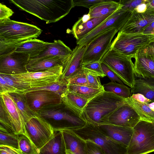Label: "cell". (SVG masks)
I'll return each mask as SVG.
<instances>
[{
  "label": "cell",
  "mask_w": 154,
  "mask_h": 154,
  "mask_svg": "<svg viewBox=\"0 0 154 154\" xmlns=\"http://www.w3.org/2000/svg\"><path fill=\"white\" fill-rule=\"evenodd\" d=\"M24 94L30 108L36 113L45 106L62 102V98L60 95L49 91L37 90Z\"/></svg>",
  "instance_id": "2e32d148"
},
{
  "label": "cell",
  "mask_w": 154,
  "mask_h": 154,
  "mask_svg": "<svg viewBox=\"0 0 154 154\" xmlns=\"http://www.w3.org/2000/svg\"><path fill=\"white\" fill-rule=\"evenodd\" d=\"M112 14L100 17L93 18H90L88 14H85L74 25L71 31L76 41L79 40L95 29Z\"/></svg>",
  "instance_id": "ac0fdd59"
},
{
  "label": "cell",
  "mask_w": 154,
  "mask_h": 154,
  "mask_svg": "<svg viewBox=\"0 0 154 154\" xmlns=\"http://www.w3.org/2000/svg\"><path fill=\"white\" fill-rule=\"evenodd\" d=\"M145 1L146 0H120L119 2L122 6V9L132 12L138 6Z\"/></svg>",
  "instance_id": "60d3db41"
},
{
  "label": "cell",
  "mask_w": 154,
  "mask_h": 154,
  "mask_svg": "<svg viewBox=\"0 0 154 154\" xmlns=\"http://www.w3.org/2000/svg\"><path fill=\"white\" fill-rule=\"evenodd\" d=\"M87 44L77 45L73 50L69 57L63 66V74L60 79H67L81 68L83 57Z\"/></svg>",
  "instance_id": "44dd1931"
},
{
  "label": "cell",
  "mask_w": 154,
  "mask_h": 154,
  "mask_svg": "<svg viewBox=\"0 0 154 154\" xmlns=\"http://www.w3.org/2000/svg\"><path fill=\"white\" fill-rule=\"evenodd\" d=\"M152 123H153V124L154 125V122H152Z\"/></svg>",
  "instance_id": "6f0895ef"
},
{
  "label": "cell",
  "mask_w": 154,
  "mask_h": 154,
  "mask_svg": "<svg viewBox=\"0 0 154 154\" xmlns=\"http://www.w3.org/2000/svg\"><path fill=\"white\" fill-rule=\"evenodd\" d=\"M128 154H147L154 152V125L140 120L133 128L127 147Z\"/></svg>",
  "instance_id": "5b68a950"
},
{
  "label": "cell",
  "mask_w": 154,
  "mask_h": 154,
  "mask_svg": "<svg viewBox=\"0 0 154 154\" xmlns=\"http://www.w3.org/2000/svg\"><path fill=\"white\" fill-rule=\"evenodd\" d=\"M37 113L50 124L54 131L79 129L87 122L83 115L63 102L45 106Z\"/></svg>",
  "instance_id": "7a4b0ae2"
},
{
  "label": "cell",
  "mask_w": 154,
  "mask_h": 154,
  "mask_svg": "<svg viewBox=\"0 0 154 154\" xmlns=\"http://www.w3.org/2000/svg\"><path fill=\"white\" fill-rule=\"evenodd\" d=\"M0 154H23L19 149L11 146H0Z\"/></svg>",
  "instance_id": "681fc988"
},
{
  "label": "cell",
  "mask_w": 154,
  "mask_h": 154,
  "mask_svg": "<svg viewBox=\"0 0 154 154\" xmlns=\"http://www.w3.org/2000/svg\"><path fill=\"white\" fill-rule=\"evenodd\" d=\"M101 66L104 74L110 79L111 82L124 84L121 79L105 63L100 62Z\"/></svg>",
  "instance_id": "b9f144b4"
},
{
  "label": "cell",
  "mask_w": 154,
  "mask_h": 154,
  "mask_svg": "<svg viewBox=\"0 0 154 154\" xmlns=\"http://www.w3.org/2000/svg\"><path fill=\"white\" fill-rule=\"evenodd\" d=\"M38 154H66L62 132L54 131L52 137L39 150Z\"/></svg>",
  "instance_id": "d4e9b609"
},
{
  "label": "cell",
  "mask_w": 154,
  "mask_h": 154,
  "mask_svg": "<svg viewBox=\"0 0 154 154\" xmlns=\"http://www.w3.org/2000/svg\"><path fill=\"white\" fill-rule=\"evenodd\" d=\"M149 53L154 60V39L146 46Z\"/></svg>",
  "instance_id": "f5cc1de1"
},
{
  "label": "cell",
  "mask_w": 154,
  "mask_h": 154,
  "mask_svg": "<svg viewBox=\"0 0 154 154\" xmlns=\"http://www.w3.org/2000/svg\"><path fill=\"white\" fill-rule=\"evenodd\" d=\"M0 76H2L11 85L16 89L17 90L16 91L26 89L23 85L15 81L10 75L0 74Z\"/></svg>",
  "instance_id": "f6af8a7d"
},
{
  "label": "cell",
  "mask_w": 154,
  "mask_h": 154,
  "mask_svg": "<svg viewBox=\"0 0 154 154\" xmlns=\"http://www.w3.org/2000/svg\"><path fill=\"white\" fill-rule=\"evenodd\" d=\"M126 103L125 98L104 91L88 101L83 115L87 121L97 126L105 117Z\"/></svg>",
  "instance_id": "3957f363"
},
{
  "label": "cell",
  "mask_w": 154,
  "mask_h": 154,
  "mask_svg": "<svg viewBox=\"0 0 154 154\" xmlns=\"http://www.w3.org/2000/svg\"><path fill=\"white\" fill-rule=\"evenodd\" d=\"M87 73L81 67L66 80L68 85L87 86Z\"/></svg>",
  "instance_id": "f35d334b"
},
{
  "label": "cell",
  "mask_w": 154,
  "mask_h": 154,
  "mask_svg": "<svg viewBox=\"0 0 154 154\" xmlns=\"http://www.w3.org/2000/svg\"><path fill=\"white\" fill-rule=\"evenodd\" d=\"M28 40H6L0 38V56L15 51L19 45Z\"/></svg>",
  "instance_id": "74e56055"
},
{
  "label": "cell",
  "mask_w": 154,
  "mask_h": 154,
  "mask_svg": "<svg viewBox=\"0 0 154 154\" xmlns=\"http://www.w3.org/2000/svg\"><path fill=\"white\" fill-rule=\"evenodd\" d=\"M154 39V34L126 33L119 31L110 49L134 58L137 52Z\"/></svg>",
  "instance_id": "52a82bcc"
},
{
  "label": "cell",
  "mask_w": 154,
  "mask_h": 154,
  "mask_svg": "<svg viewBox=\"0 0 154 154\" xmlns=\"http://www.w3.org/2000/svg\"><path fill=\"white\" fill-rule=\"evenodd\" d=\"M125 99L126 103L137 112L141 120L151 122H154V111L150 108L149 103L138 102L130 97Z\"/></svg>",
  "instance_id": "f546056e"
},
{
  "label": "cell",
  "mask_w": 154,
  "mask_h": 154,
  "mask_svg": "<svg viewBox=\"0 0 154 154\" xmlns=\"http://www.w3.org/2000/svg\"><path fill=\"white\" fill-rule=\"evenodd\" d=\"M148 1L149 5L154 8V0H148Z\"/></svg>",
  "instance_id": "11a10c76"
},
{
  "label": "cell",
  "mask_w": 154,
  "mask_h": 154,
  "mask_svg": "<svg viewBox=\"0 0 154 154\" xmlns=\"http://www.w3.org/2000/svg\"><path fill=\"white\" fill-rule=\"evenodd\" d=\"M70 56L31 59L26 68L28 72H34L44 70L57 65L63 66Z\"/></svg>",
  "instance_id": "603a6c76"
},
{
  "label": "cell",
  "mask_w": 154,
  "mask_h": 154,
  "mask_svg": "<svg viewBox=\"0 0 154 154\" xmlns=\"http://www.w3.org/2000/svg\"><path fill=\"white\" fill-rule=\"evenodd\" d=\"M30 56L15 51L0 56V74L8 75L23 74L28 71L26 66Z\"/></svg>",
  "instance_id": "4fadbf2b"
},
{
  "label": "cell",
  "mask_w": 154,
  "mask_h": 154,
  "mask_svg": "<svg viewBox=\"0 0 154 154\" xmlns=\"http://www.w3.org/2000/svg\"><path fill=\"white\" fill-rule=\"evenodd\" d=\"M59 131L62 132L66 150H69L75 154H88L86 141L72 130Z\"/></svg>",
  "instance_id": "7402d4cb"
},
{
  "label": "cell",
  "mask_w": 154,
  "mask_h": 154,
  "mask_svg": "<svg viewBox=\"0 0 154 154\" xmlns=\"http://www.w3.org/2000/svg\"><path fill=\"white\" fill-rule=\"evenodd\" d=\"M87 87L95 89H103V85L101 84L99 77L87 74Z\"/></svg>",
  "instance_id": "ee69618b"
},
{
  "label": "cell",
  "mask_w": 154,
  "mask_h": 154,
  "mask_svg": "<svg viewBox=\"0 0 154 154\" xmlns=\"http://www.w3.org/2000/svg\"><path fill=\"white\" fill-rule=\"evenodd\" d=\"M131 97L135 100L144 103H148L151 102V100L146 98L143 95L140 94H132L131 95Z\"/></svg>",
  "instance_id": "f907efd6"
},
{
  "label": "cell",
  "mask_w": 154,
  "mask_h": 154,
  "mask_svg": "<svg viewBox=\"0 0 154 154\" xmlns=\"http://www.w3.org/2000/svg\"><path fill=\"white\" fill-rule=\"evenodd\" d=\"M46 42L36 39H28L22 43L16 49L15 51L28 54L30 59H33L40 55L46 48Z\"/></svg>",
  "instance_id": "4316f807"
},
{
  "label": "cell",
  "mask_w": 154,
  "mask_h": 154,
  "mask_svg": "<svg viewBox=\"0 0 154 154\" xmlns=\"http://www.w3.org/2000/svg\"><path fill=\"white\" fill-rule=\"evenodd\" d=\"M148 3V8L145 12L143 13L132 12L119 31L128 34L142 33L147 26L154 21V8Z\"/></svg>",
  "instance_id": "9a60e30c"
},
{
  "label": "cell",
  "mask_w": 154,
  "mask_h": 154,
  "mask_svg": "<svg viewBox=\"0 0 154 154\" xmlns=\"http://www.w3.org/2000/svg\"><path fill=\"white\" fill-rule=\"evenodd\" d=\"M66 154H75L69 150H66Z\"/></svg>",
  "instance_id": "9f6ffc18"
},
{
  "label": "cell",
  "mask_w": 154,
  "mask_h": 154,
  "mask_svg": "<svg viewBox=\"0 0 154 154\" xmlns=\"http://www.w3.org/2000/svg\"><path fill=\"white\" fill-rule=\"evenodd\" d=\"M68 83L66 79H63L46 86L31 88L22 91H16V92L24 94L29 91L44 90L56 93L62 97L67 92Z\"/></svg>",
  "instance_id": "1f68e13d"
},
{
  "label": "cell",
  "mask_w": 154,
  "mask_h": 154,
  "mask_svg": "<svg viewBox=\"0 0 154 154\" xmlns=\"http://www.w3.org/2000/svg\"><path fill=\"white\" fill-rule=\"evenodd\" d=\"M88 154H105L101 148L94 143L86 141Z\"/></svg>",
  "instance_id": "7dc6e473"
},
{
  "label": "cell",
  "mask_w": 154,
  "mask_h": 154,
  "mask_svg": "<svg viewBox=\"0 0 154 154\" xmlns=\"http://www.w3.org/2000/svg\"><path fill=\"white\" fill-rule=\"evenodd\" d=\"M72 130L85 140L91 141L98 145L105 154H128L127 147L107 137L97 126L87 121L82 128Z\"/></svg>",
  "instance_id": "277c9868"
},
{
  "label": "cell",
  "mask_w": 154,
  "mask_h": 154,
  "mask_svg": "<svg viewBox=\"0 0 154 154\" xmlns=\"http://www.w3.org/2000/svg\"><path fill=\"white\" fill-rule=\"evenodd\" d=\"M62 102L83 115V109L89 100L74 94L66 93L62 97Z\"/></svg>",
  "instance_id": "4dcf8cb0"
},
{
  "label": "cell",
  "mask_w": 154,
  "mask_h": 154,
  "mask_svg": "<svg viewBox=\"0 0 154 154\" xmlns=\"http://www.w3.org/2000/svg\"><path fill=\"white\" fill-rule=\"evenodd\" d=\"M9 94L15 101L25 124L38 115L30 108L24 94L16 92Z\"/></svg>",
  "instance_id": "f1b7e54d"
},
{
  "label": "cell",
  "mask_w": 154,
  "mask_h": 154,
  "mask_svg": "<svg viewBox=\"0 0 154 154\" xmlns=\"http://www.w3.org/2000/svg\"><path fill=\"white\" fill-rule=\"evenodd\" d=\"M0 101V127L9 133L16 134L9 115L1 97Z\"/></svg>",
  "instance_id": "d590c367"
},
{
  "label": "cell",
  "mask_w": 154,
  "mask_h": 154,
  "mask_svg": "<svg viewBox=\"0 0 154 154\" xmlns=\"http://www.w3.org/2000/svg\"><path fill=\"white\" fill-rule=\"evenodd\" d=\"M45 46V49L39 55L32 59L69 56L72 52L70 48L60 40H54L53 42H46Z\"/></svg>",
  "instance_id": "cb8c5ba5"
},
{
  "label": "cell",
  "mask_w": 154,
  "mask_h": 154,
  "mask_svg": "<svg viewBox=\"0 0 154 154\" xmlns=\"http://www.w3.org/2000/svg\"><path fill=\"white\" fill-rule=\"evenodd\" d=\"M14 12L5 5L0 4V21L9 18Z\"/></svg>",
  "instance_id": "c3c4849f"
},
{
  "label": "cell",
  "mask_w": 154,
  "mask_h": 154,
  "mask_svg": "<svg viewBox=\"0 0 154 154\" xmlns=\"http://www.w3.org/2000/svg\"><path fill=\"white\" fill-rule=\"evenodd\" d=\"M19 149L23 154H38V150L26 136L19 135L18 142Z\"/></svg>",
  "instance_id": "8d00e7d4"
},
{
  "label": "cell",
  "mask_w": 154,
  "mask_h": 154,
  "mask_svg": "<svg viewBox=\"0 0 154 154\" xmlns=\"http://www.w3.org/2000/svg\"><path fill=\"white\" fill-rule=\"evenodd\" d=\"M106 0H72L74 7L82 6L88 8L105 2Z\"/></svg>",
  "instance_id": "7bdbcfd3"
},
{
  "label": "cell",
  "mask_w": 154,
  "mask_h": 154,
  "mask_svg": "<svg viewBox=\"0 0 154 154\" xmlns=\"http://www.w3.org/2000/svg\"><path fill=\"white\" fill-rule=\"evenodd\" d=\"M131 58L110 49L100 62L105 63L124 84L131 88L135 80Z\"/></svg>",
  "instance_id": "8992f818"
},
{
  "label": "cell",
  "mask_w": 154,
  "mask_h": 154,
  "mask_svg": "<svg viewBox=\"0 0 154 154\" xmlns=\"http://www.w3.org/2000/svg\"><path fill=\"white\" fill-rule=\"evenodd\" d=\"M122 7L119 2L106 0L90 8L88 14L90 18L100 17L113 13Z\"/></svg>",
  "instance_id": "83f0119b"
},
{
  "label": "cell",
  "mask_w": 154,
  "mask_h": 154,
  "mask_svg": "<svg viewBox=\"0 0 154 154\" xmlns=\"http://www.w3.org/2000/svg\"><path fill=\"white\" fill-rule=\"evenodd\" d=\"M0 97L9 115L15 134L24 135L29 137L26 131L24 121L13 98L9 93L1 94Z\"/></svg>",
  "instance_id": "d6986e66"
},
{
  "label": "cell",
  "mask_w": 154,
  "mask_h": 154,
  "mask_svg": "<svg viewBox=\"0 0 154 154\" xmlns=\"http://www.w3.org/2000/svg\"><path fill=\"white\" fill-rule=\"evenodd\" d=\"M19 135L8 132L0 127V146H11L19 149Z\"/></svg>",
  "instance_id": "e575fe53"
},
{
  "label": "cell",
  "mask_w": 154,
  "mask_h": 154,
  "mask_svg": "<svg viewBox=\"0 0 154 154\" xmlns=\"http://www.w3.org/2000/svg\"><path fill=\"white\" fill-rule=\"evenodd\" d=\"M42 30L28 23L14 21L10 18L0 21V38L6 40H28L36 38Z\"/></svg>",
  "instance_id": "9c48e42d"
},
{
  "label": "cell",
  "mask_w": 154,
  "mask_h": 154,
  "mask_svg": "<svg viewBox=\"0 0 154 154\" xmlns=\"http://www.w3.org/2000/svg\"><path fill=\"white\" fill-rule=\"evenodd\" d=\"M20 10L45 21L56 22L65 17L74 7L72 0H10Z\"/></svg>",
  "instance_id": "6da1fadb"
},
{
  "label": "cell",
  "mask_w": 154,
  "mask_h": 154,
  "mask_svg": "<svg viewBox=\"0 0 154 154\" xmlns=\"http://www.w3.org/2000/svg\"><path fill=\"white\" fill-rule=\"evenodd\" d=\"M68 91L89 101L104 91L103 89L70 85H68Z\"/></svg>",
  "instance_id": "d6a6232c"
},
{
  "label": "cell",
  "mask_w": 154,
  "mask_h": 154,
  "mask_svg": "<svg viewBox=\"0 0 154 154\" xmlns=\"http://www.w3.org/2000/svg\"><path fill=\"white\" fill-rule=\"evenodd\" d=\"M118 31L115 28L109 29L97 36L87 44L81 64L100 62L110 49L112 40Z\"/></svg>",
  "instance_id": "30bf717a"
},
{
  "label": "cell",
  "mask_w": 154,
  "mask_h": 154,
  "mask_svg": "<svg viewBox=\"0 0 154 154\" xmlns=\"http://www.w3.org/2000/svg\"><path fill=\"white\" fill-rule=\"evenodd\" d=\"M25 127L29 137L38 150L54 135L51 125L38 114L26 122Z\"/></svg>",
  "instance_id": "8fae6325"
},
{
  "label": "cell",
  "mask_w": 154,
  "mask_h": 154,
  "mask_svg": "<svg viewBox=\"0 0 154 154\" xmlns=\"http://www.w3.org/2000/svg\"><path fill=\"white\" fill-rule=\"evenodd\" d=\"M137 93L154 102V77L141 78L135 79L131 88V95Z\"/></svg>",
  "instance_id": "484cf974"
},
{
  "label": "cell",
  "mask_w": 154,
  "mask_h": 154,
  "mask_svg": "<svg viewBox=\"0 0 154 154\" xmlns=\"http://www.w3.org/2000/svg\"><path fill=\"white\" fill-rule=\"evenodd\" d=\"M142 33L145 34H154V21L147 26Z\"/></svg>",
  "instance_id": "db71d44e"
},
{
  "label": "cell",
  "mask_w": 154,
  "mask_h": 154,
  "mask_svg": "<svg viewBox=\"0 0 154 154\" xmlns=\"http://www.w3.org/2000/svg\"><path fill=\"white\" fill-rule=\"evenodd\" d=\"M132 12L120 8L82 39L76 41L77 45L87 44L96 36L112 28L120 31L131 16Z\"/></svg>",
  "instance_id": "7c38bea8"
},
{
  "label": "cell",
  "mask_w": 154,
  "mask_h": 154,
  "mask_svg": "<svg viewBox=\"0 0 154 154\" xmlns=\"http://www.w3.org/2000/svg\"><path fill=\"white\" fill-rule=\"evenodd\" d=\"M17 91L16 89L11 85L0 76V94L15 92Z\"/></svg>",
  "instance_id": "bcb514c9"
},
{
  "label": "cell",
  "mask_w": 154,
  "mask_h": 154,
  "mask_svg": "<svg viewBox=\"0 0 154 154\" xmlns=\"http://www.w3.org/2000/svg\"><path fill=\"white\" fill-rule=\"evenodd\" d=\"M63 69L62 66L57 65L43 71L10 75L27 89L46 86L58 81L62 75Z\"/></svg>",
  "instance_id": "ba28073f"
},
{
  "label": "cell",
  "mask_w": 154,
  "mask_h": 154,
  "mask_svg": "<svg viewBox=\"0 0 154 154\" xmlns=\"http://www.w3.org/2000/svg\"><path fill=\"white\" fill-rule=\"evenodd\" d=\"M81 67L87 74L101 77L106 76L103 71L100 62L81 64Z\"/></svg>",
  "instance_id": "ab89813d"
},
{
  "label": "cell",
  "mask_w": 154,
  "mask_h": 154,
  "mask_svg": "<svg viewBox=\"0 0 154 154\" xmlns=\"http://www.w3.org/2000/svg\"><path fill=\"white\" fill-rule=\"evenodd\" d=\"M146 46L138 51L134 57L135 75L139 78L154 77V60Z\"/></svg>",
  "instance_id": "e0dca14e"
},
{
  "label": "cell",
  "mask_w": 154,
  "mask_h": 154,
  "mask_svg": "<svg viewBox=\"0 0 154 154\" xmlns=\"http://www.w3.org/2000/svg\"><path fill=\"white\" fill-rule=\"evenodd\" d=\"M140 120L137 112L126 103L105 117L101 125L110 124L133 128Z\"/></svg>",
  "instance_id": "5bb4252c"
},
{
  "label": "cell",
  "mask_w": 154,
  "mask_h": 154,
  "mask_svg": "<svg viewBox=\"0 0 154 154\" xmlns=\"http://www.w3.org/2000/svg\"><path fill=\"white\" fill-rule=\"evenodd\" d=\"M148 5V0H146L144 2L138 6L133 12L137 13H143L147 10Z\"/></svg>",
  "instance_id": "816d5d0a"
},
{
  "label": "cell",
  "mask_w": 154,
  "mask_h": 154,
  "mask_svg": "<svg viewBox=\"0 0 154 154\" xmlns=\"http://www.w3.org/2000/svg\"><path fill=\"white\" fill-rule=\"evenodd\" d=\"M97 126L103 134L127 147L133 134V128L110 124Z\"/></svg>",
  "instance_id": "ffe728a7"
},
{
  "label": "cell",
  "mask_w": 154,
  "mask_h": 154,
  "mask_svg": "<svg viewBox=\"0 0 154 154\" xmlns=\"http://www.w3.org/2000/svg\"><path fill=\"white\" fill-rule=\"evenodd\" d=\"M103 86L104 91L113 93L121 97L127 99L131 96L130 89L124 84L110 82Z\"/></svg>",
  "instance_id": "836d02e7"
}]
</instances>
